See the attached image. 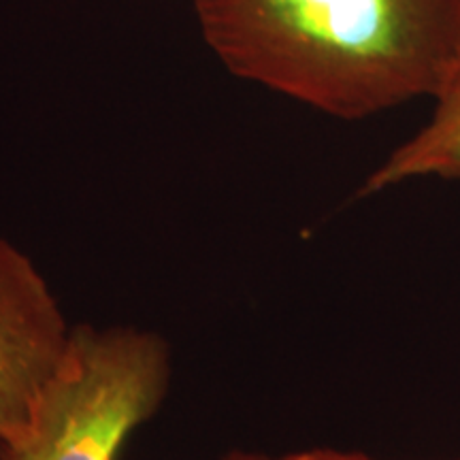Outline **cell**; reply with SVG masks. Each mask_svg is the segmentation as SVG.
<instances>
[{
	"mask_svg": "<svg viewBox=\"0 0 460 460\" xmlns=\"http://www.w3.org/2000/svg\"><path fill=\"white\" fill-rule=\"evenodd\" d=\"M278 458L279 460H377V458L367 456V454L362 452L337 450V447H307V450L281 454Z\"/></svg>",
	"mask_w": 460,
	"mask_h": 460,
	"instance_id": "obj_5",
	"label": "cell"
},
{
	"mask_svg": "<svg viewBox=\"0 0 460 460\" xmlns=\"http://www.w3.org/2000/svg\"><path fill=\"white\" fill-rule=\"evenodd\" d=\"M73 331L32 258L0 237V444L28 427Z\"/></svg>",
	"mask_w": 460,
	"mask_h": 460,
	"instance_id": "obj_3",
	"label": "cell"
},
{
	"mask_svg": "<svg viewBox=\"0 0 460 460\" xmlns=\"http://www.w3.org/2000/svg\"><path fill=\"white\" fill-rule=\"evenodd\" d=\"M430 102L433 111L427 124L367 175L358 197H373L416 180L460 181V62Z\"/></svg>",
	"mask_w": 460,
	"mask_h": 460,
	"instance_id": "obj_4",
	"label": "cell"
},
{
	"mask_svg": "<svg viewBox=\"0 0 460 460\" xmlns=\"http://www.w3.org/2000/svg\"><path fill=\"white\" fill-rule=\"evenodd\" d=\"M217 460H279L278 456H267L261 452H247V450H230Z\"/></svg>",
	"mask_w": 460,
	"mask_h": 460,
	"instance_id": "obj_6",
	"label": "cell"
},
{
	"mask_svg": "<svg viewBox=\"0 0 460 460\" xmlns=\"http://www.w3.org/2000/svg\"><path fill=\"white\" fill-rule=\"evenodd\" d=\"M234 77L367 119L433 101L460 62V0H192Z\"/></svg>",
	"mask_w": 460,
	"mask_h": 460,
	"instance_id": "obj_1",
	"label": "cell"
},
{
	"mask_svg": "<svg viewBox=\"0 0 460 460\" xmlns=\"http://www.w3.org/2000/svg\"><path fill=\"white\" fill-rule=\"evenodd\" d=\"M172 377L171 348L139 326H75L60 371L0 460H118L156 416Z\"/></svg>",
	"mask_w": 460,
	"mask_h": 460,
	"instance_id": "obj_2",
	"label": "cell"
}]
</instances>
